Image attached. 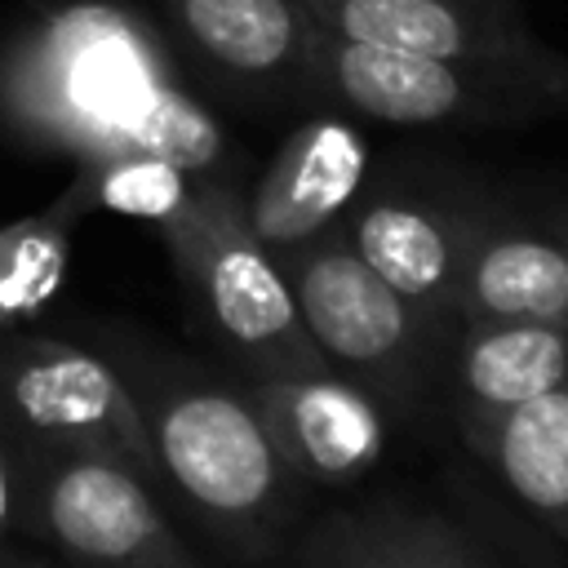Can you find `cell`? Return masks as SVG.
<instances>
[{"mask_svg": "<svg viewBox=\"0 0 568 568\" xmlns=\"http://www.w3.org/2000/svg\"><path fill=\"white\" fill-rule=\"evenodd\" d=\"M75 182L84 186L89 204L164 226L186 204L195 173H186L160 155H106V160L80 164Z\"/></svg>", "mask_w": 568, "mask_h": 568, "instance_id": "cell-18", "label": "cell"}, {"mask_svg": "<svg viewBox=\"0 0 568 568\" xmlns=\"http://www.w3.org/2000/svg\"><path fill=\"white\" fill-rule=\"evenodd\" d=\"M320 31L475 67H510L568 84V58L546 49L515 0H302Z\"/></svg>", "mask_w": 568, "mask_h": 568, "instance_id": "cell-9", "label": "cell"}, {"mask_svg": "<svg viewBox=\"0 0 568 568\" xmlns=\"http://www.w3.org/2000/svg\"><path fill=\"white\" fill-rule=\"evenodd\" d=\"M568 377V324L493 320L453 328L457 435L555 390Z\"/></svg>", "mask_w": 568, "mask_h": 568, "instance_id": "cell-14", "label": "cell"}, {"mask_svg": "<svg viewBox=\"0 0 568 568\" xmlns=\"http://www.w3.org/2000/svg\"><path fill=\"white\" fill-rule=\"evenodd\" d=\"M493 320L568 324V226L488 209L457 284V324Z\"/></svg>", "mask_w": 568, "mask_h": 568, "instance_id": "cell-13", "label": "cell"}, {"mask_svg": "<svg viewBox=\"0 0 568 568\" xmlns=\"http://www.w3.org/2000/svg\"><path fill=\"white\" fill-rule=\"evenodd\" d=\"M262 568H266V564H262Z\"/></svg>", "mask_w": 568, "mask_h": 568, "instance_id": "cell-22", "label": "cell"}, {"mask_svg": "<svg viewBox=\"0 0 568 568\" xmlns=\"http://www.w3.org/2000/svg\"><path fill=\"white\" fill-rule=\"evenodd\" d=\"M266 435L302 484H355L386 453V404L337 368L240 377Z\"/></svg>", "mask_w": 568, "mask_h": 568, "instance_id": "cell-10", "label": "cell"}, {"mask_svg": "<svg viewBox=\"0 0 568 568\" xmlns=\"http://www.w3.org/2000/svg\"><path fill=\"white\" fill-rule=\"evenodd\" d=\"M0 426L13 444L106 448L155 479V457L120 368L44 333H0ZM160 488V479H155Z\"/></svg>", "mask_w": 568, "mask_h": 568, "instance_id": "cell-7", "label": "cell"}, {"mask_svg": "<svg viewBox=\"0 0 568 568\" xmlns=\"http://www.w3.org/2000/svg\"><path fill=\"white\" fill-rule=\"evenodd\" d=\"M382 515H386L390 532L404 541V550L417 559V568H497V564L484 555V546H479L466 528L448 524L444 515L408 510V506H399V501H386Z\"/></svg>", "mask_w": 568, "mask_h": 568, "instance_id": "cell-19", "label": "cell"}, {"mask_svg": "<svg viewBox=\"0 0 568 568\" xmlns=\"http://www.w3.org/2000/svg\"><path fill=\"white\" fill-rule=\"evenodd\" d=\"M160 240L204 333L240 377L328 368L302 328L275 253L253 235L244 191L231 178H195L186 204L160 226Z\"/></svg>", "mask_w": 568, "mask_h": 568, "instance_id": "cell-3", "label": "cell"}, {"mask_svg": "<svg viewBox=\"0 0 568 568\" xmlns=\"http://www.w3.org/2000/svg\"><path fill=\"white\" fill-rule=\"evenodd\" d=\"M275 568H417V559L390 532L382 506H364L293 528Z\"/></svg>", "mask_w": 568, "mask_h": 568, "instance_id": "cell-17", "label": "cell"}, {"mask_svg": "<svg viewBox=\"0 0 568 568\" xmlns=\"http://www.w3.org/2000/svg\"><path fill=\"white\" fill-rule=\"evenodd\" d=\"M13 528L71 568H204L155 479L106 448L13 444Z\"/></svg>", "mask_w": 568, "mask_h": 568, "instance_id": "cell-4", "label": "cell"}, {"mask_svg": "<svg viewBox=\"0 0 568 568\" xmlns=\"http://www.w3.org/2000/svg\"><path fill=\"white\" fill-rule=\"evenodd\" d=\"M89 209L93 204L84 186L71 182L44 213L0 226V333L22 328L58 297L71 257V231Z\"/></svg>", "mask_w": 568, "mask_h": 568, "instance_id": "cell-16", "label": "cell"}, {"mask_svg": "<svg viewBox=\"0 0 568 568\" xmlns=\"http://www.w3.org/2000/svg\"><path fill=\"white\" fill-rule=\"evenodd\" d=\"M160 31L115 0H40V27L0 49V124L75 164L124 155L129 129L169 89Z\"/></svg>", "mask_w": 568, "mask_h": 568, "instance_id": "cell-2", "label": "cell"}, {"mask_svg": "<svg viewBox=\"0 0 568 568\" xmlns=\"http://www.w3.org/2000/svg\"><path fill=\"white\" fill-rule=\"evenodd\" d=\"M488 204L475 191L386 182L342 217L355 253L444 337L457 328V284Z\"/></svg>", "mask_w": 568, "mask_h": 568, "instance_id": "cell-8", "label": "cell"}, {"mask_svg": "<svg viewBox=\"0 0 568 568\" xmlns=\"http://www.w3.org/2000/svg\"><path fill=\"white\" fill-rule=\"evenodd\" d=\"M280 271L324 364L368 386L386 413H413L444 337L355 253L342 222L280 257Z\"/></svg>", "mask_w": 568, "mask_h": 568, "instance_id": "cell-5", "label": "cell"}, {"mask_svg": "<svg viewBox=\"0 0 568 568\" xmlns=\"http://www.w3.org/2000/svg\"><path fill=\"white\" fill-rule=\"evenodd\" d=\"M368 178V142L342 115L306 120L284 138L257 186L244 195L253 235L280 257L333 231L359 200Z\"/></svg>", "mask_w": 568, "mask_h": 568, "instance_id": "cell-11", "label": "cell"}, {"mask_svg": "<svg viewBox=\"0 0 568 568\" xmlns=\"http://www.w3.org/2000/svg\"><path fill=\"white\" fill-rule=\"evenodd\" d=\"M169 31L240 93L306 89L315 18L302 0H160Z\"/></svg>", "mask_w": 568, "mask_h": 568, "instance_id": "cell-12", "label": "cell"}, {"mask_svg": "<svg viewBox=\"0 0 568 568\" xmlns=\"http://www.w3.org/2000/svg\"><path fill=\"white\" fill-rule=\"evenodd\" d=\"M102 355L133 395L160 488L240 564L275 559L293 537L302 479L266 435L244 382L129 328H102Z\"/></svg>", "mask_w": 568, "mask_h": 568, "instance_id": "cell-1", "label": "cell"}, {"mask_svg": "<svg viewBox=\"0 0 568 568\" xmlns=\"http://www.w3.org/2000/svg\"><path fill=\"white\" fill-rule=\"evenodd\" d=\"M462 439L510 493V501L568 541V377L555 390L466 430Z\"/></svg>", "mask_w": 568, "mask_h": 568, "instance_id": "cell-15", "label": "cell"}, {"mask_svg": "<svg viewBox=\"0 0 568 568\" xmlns=\"http://www.w3.org/2000/svg\"><path fill=\"white\" fill-rule=\"evenodd\" d=\"M13 532V439L0 426V546Z\"/></svg>", "mask_w": 568, "mask_h": 568, "instance_id": "cell-20", "label": "cell"}, {"mask_svg": "<svg viewBox=\"0 0 568 568\" xmlns=\"http://www.w3.org/2000/svg\"><path fill=\"white\" fill-rule=\"evenodd\" d=\"M306 93L377 124H510L568 102V84L532 71L426 58L333 31L315 36Z\"/></svg>", "mask_w": 568, "mask_h": 568, "instance_id": "cell-6", "label": "cell"}, {"mask_svg": "<svg viewBox=\"0 0 568 568\" xmlns=\"http://www.w3.org/2000/svg\"><path fill=\"white\" fill-rule=\"evenodd\" d=\"M0 568H53V564H44V559H27V555H13V550L0 546Z\"/></svg>", "mask_w": 568, "mask_h": 568, "instance_id": "cell-21", "label": "cell"}]
</instances>
